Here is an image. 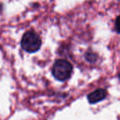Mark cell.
<instances>
[{
  "mask_svg": "<svg viewBox=\"0 0 120 120\" xmlns=\"http://www.w3.org/2000/svg\"><path fill=\"white\" fill-rule=\"evenodd\" d=\"M115 31L118 34H120V15H118L116 18V19H115Z\"/></svg>",
  "mask_w": 120,
  "mask_h": 120,
  "instance_id": "5b68a950",
  "label": "cell"
},
{
  "mask_svg": "<svg viewBox=\"0 0 120 120\" xmlns=\"http://www.w3.org/2000/svg\"><path fill=\"white\" fill-rule=\"evenodd\" d=\"M72 64L64 59L56 60L52 68V74L53 77L58 81L64 82L68 80L72 72Z\"/></svg>",
  "mask_w": 120,
  "mask_h": 120,
  "instance_id": "7a4b0ae2",
  "label": "cell"
},
{
  "mask_svg": "<svg viewBox=\"0 0 120 120\" xmlns=\"http://www.w3.org/2000/svg\"><path fill=\"white\" fill-rule=\"evenodd\" d=\"M107 96V91L103 89H98L91 94H88L87 99L91 104L97 103L104 100Z\"/></svg>",
  "mask_w": 120,
  "mask_h": 120,
  "instance_id": "3957f363",
  "label": "cell"
},
{
  "mask_svg": "<svg viewBox=\"0 0 120 120\" xmlns=\"http://www.w3.org/2000/svg\"><path fill=\"white\" fill-rule=\"evenodd\" d=\"M97 58H98L97 54L94 52L88 51L85 53V58L89 63H95L97 60Z\"/></svg>",
  "mask_w": 120,
  "mask_h": 120,
  "instance_id": "277c9868",
  "label": "cell"
},
{
  "mask_svg": "<svg viewBox=\"0 0 120 120\" xmlns=\"http://www.w3.org/2000/svg\"><path fill=\"white\" fill-rule=\"evenodd\" d=\"M119 78H120V74L119 75Z\"/></svg>",
  "mask_w": 120,
  "mask_h": 120,
  "instance_id": "8992f818",
  "label": "cell"
},
{
  "mask_svg": "<svg viewBox=\"0 0 120 120\" xmlns=\"http://www.w3.org/2000/svg\"><path fill=\"white\" fill-rule=\"evenodd\" d=\"M22 49L30 53L38 51L41 46V39L39 35L32 30L26 32L20 41Z\"/></svg>",
  "mask_w": 120,
  "mask_h": 120,
  "instance_id": "6da1fadb",
  "label": "cell"
}]
</instances>
